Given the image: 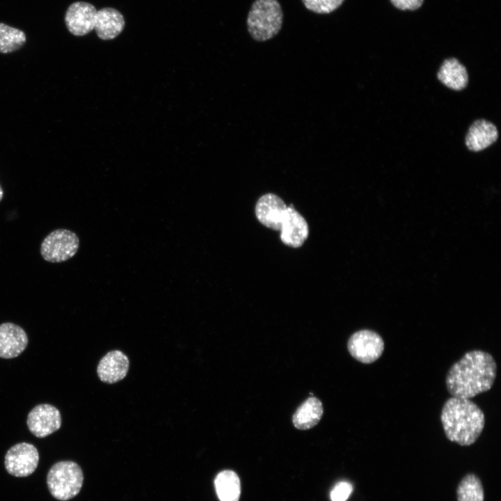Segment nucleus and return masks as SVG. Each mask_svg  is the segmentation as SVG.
Listing matches in <instances>:
<instances>
[{
	"mask_svg": "<svg viewBox=\"0 0 501 501\" xmlns=\"http://www.w3.org/2000/svg\"><path fill=\"white\" fill-rule=\"evenodd\" d=\"M496 376V363L481 350L466 353L447 372L446 387L452 397L470 399L489 390Z\"/></svg>",
	"mask_w": 501,
	"mask_h": 501,
	"instance_id": "f257e3e1",
	"label": "nucleus"
},
{
	"mask_svg": "<svg viewBox=\"0 0 501 501\" xmlns=\"http://www.w3.org/2000/svg\"><path fill=\"white\" fill-rule=\"evenodd\" d=\"M440 420L448 440L461 446L475 443L485 424L484 414L475 403L455 397L445 402Z\"/></svg>",
	"mask_w": 501,
	"mask_h": 501,
	"instance_id": "f03ea898",
	"label": "nucleus"
},
{
	"mask_svg": "<svg viewBox=\"0 0 501 501\" xmlns=\"http://www.w3.org/2000/svg\"><path fill=\"white\" fill-rule=\"evenodd\" d=\"M283 13L277 0H255L248 12L246 25L250 36L256 41L273 38L280 31Z\"/></svg>",
	"mask_w": 501,
	"mask_h": 501,
	"instance_id": "7ed1b4c3",
	"label": "nucleus"
},
{
	"mask_svg": "<svg viewBox=\"0 0 501 501\" xmlns=\"http://www.w3.org/2000/svg\"><path fill=\"white\" fill-rule=\"evenodd\" d=\"M84 481L80 466L72 461H62L49 469L47 484L51 495L61 501L75 497L80 491Z\"/></svg>",
	"mask_w": 501,
	"mask_h": 501,
	"instance_id": "20e7f679",
	"label": "nucleus"
},
{
	"mask_svg": "<svg viewBox=\"0 0 501 501\" xmlns=\"http://www.w3.org/2000/svg\"><path fill=\"white\" fill-rule=\"evenodd\" d=\"M79 247V239L77 234L67 229H56L43 239L40 254L45 260L58 263L72 258Z\"/></svg>",
	"mask_w": 501,
	"mask_h": 501,
	"instance_id": "39448f33",
	"label": "nucleus"
},
{
	"mask_svg": "<svg viewBox=\"0 0 501 501\" xmlns=\"http://www.w3.org/2000/svg\"><path fill=\"white\" fill-rule=\"evenodd\" d=\"M347 349L350 354L360 363L369 364L380 358L384 350V342L376 332L361 330L349 339Z\"/></svg>",
	"mask_w": 501,
	"mask_h": 501,
	"instance_id": "423d86ee",
	"label": "nucleus"
},
{
	"mask_svg": "<svg viewBox=\"0 0 501 501\" xmlns=\"http://www.w3.org/2000/svg\"><path fill=\"white\" fill-rule=\"evenodd\" d=\"M39 462L37 448L28 443H19L11 447L5 456L7 472L15 477H27L35 470Z\"/></svg>",
	"mask_w": 501,
	"mask_h": 501,
	"instance_id": "0eeeda50",
	"label": "nucleus"
},
{
	"mask_svg": "<svg viewBox=\"0 0 501 501\" xmlns=\"http://www.w3.org/2000/svg\"><path fill=\"white\" fill-rule=\"evenodd\" d=\"M61 422V415L57 408L42 404L35 406L29 412L26 423L32 434L38 438H45L58 431Z\"/></svg>",
	"mask_w": 501,
	"mask_h": 501,
	"instance_id": "6e6552de",
	"label": "nucleus"
},
{
	"mask_svg": "<svg viewBox=\"0 0 501 501\" xmlns=\"http://www.w3.org/2000/svg\"><path fill=\"white\" fill-rule=\"evenodd\" d=\"M288 212V206L282 198L273 193L262 196L255 205L257 220L264 226L280 230Z\"/></svg>",
	"mask_w": 501,
	"mask_h": 501,
	"instance_id": "1a4fd4ad",
	"label": "nucleus"
},
{
	"mask_svg": "<svg viewBox=\"0 0 501 501\" xmlns=\"http://www.w3.org/2000/svg\"><path fill=\"white\" fill-rule=\"evenodd\" d=\"M97 13L95 7L90 3L77 1L72 3L65 15L67 29L76 36L89 33L95 29Z\"/></svg>",
	"mask_w": 501,
	"mask_h": 501,
	"instance_id": "9d476101",
	"label": "nucleus"
},
{
	"mask_svg": "<svg viewBox=\"0 0 501 501\" xmlns=\"http://www.w3.org/2000/svg\"><path fill=\"white\" fill-rule=\"evenodd\" d=\"M28 336L19 326L6 322L0 324V358H13L20 355L28 345Z\"/></svg>",
	"mask_w": 501,
	"mask_h": 501,
	"instance_id": "9b49d317",
	"label": "nucleus"
},
{
	"mask_svg": "<svg viewBox=\"0 0 501 501\" xmlns=\"http://www.w3.org/2000/svg\"><path fill=\"white\" fill-rule=\"evenodd\" d=\"M279 231L283 243L293 248L301 246L309 234L306 221L292 205L288 206L287 217Z\"/></svg>",
	"mask_w": 501,
	"mask_h": 501,
	"instance_id": "f8f14e48",
	"label": "nucleus"
},
{
	"mask_svg": "<svg viewBox=\"0 0 501 501\" xmlns=\"http://www.w3.org/2000/svg\"><path fill=\"white\" fill-rule=\"evenodd\" d=\"M129 365V359L123 352L113 350L108 352L100 360L97 373L102 381L115 383L126 376Z\"/></svg>",
	"mask_w": 501,
	"mask_h": 501,
	"instance_id": "ddd939ff",
	"label": "nucleus"
},
{
	"mask_svg": "<svg viewBox=\"0 0 501 501\" xmlns=\"http://www.w3.org/2000/svg\"><path fill=\"white\" fill-rule=\"evenodd\" d=\"M498 136V130L493 123L485 119H479L470 126L465 144L469 150L479 152L493 144Z\"/></svg>",
	"mask_w": 501,
	"mask_h": 501,
	"instance_id": "4468645a",
	"label": "nucleus"
},
{
	"mask_svg": "<svg viewBox=\"0 0 501 501\" xmlns=\"http://www.w3.org/2000/svg\"><path fill=\"white\" fill-rule=\"evenodd\" d=\"M125 21L118 10L106 7L97 13L95 30L97 36L104 40L116 38L124 29Z\"/></svg>",
	"mask_w": 501,
	"mask_h": 501,
	"instance_id": "2eb2a0df",
	"label": "nucleus"
},
{
	"mask_svg": "<svg viewBox=\"0 0 501 501\" xmlns=\"http://www.w3.org/2000/svg\"><path fill=\"white\" fill-rule=\"evenodd\" d=\"M438 79L450 89L459 91L468 83L466 67L455 58L445 59L437 72Z\"/></svg>",
	"mask_w": 501,
	"mask_h": 501,
	"instance_id": "dca6fc26",
	"label": "nucleus"
},
{
	"mask_svg": "<svg viewBox=\"0 0 501 501\" xmlns=\"http://www.w3.org/2000/svg\"><path fill=\"white\" fill-rule=\"evenodd\" d=\"M323 411L321 401L315 397H310L300 405L294 413L293 424L298 429H309L319 422Z\"/></svg>",
	"mask_w": 501,
	"mask_h": 501,
	"instance_id": "f3484780",
	"label": "nucleus"
},
{
	"mask_svg": "<svg viewBox=\"0 0 501 501\" xmlns=\"http://www.w3.org/2000/svg\"><path fill=\"white\" fill-rule=\"evenodd\" d=\"M214 486L220 501H238L241 493L240 480L232 470L220 472L214 479Z\"/></svg>",
	"mask_w": 501,
	"mask_h": 501,
	"instance_id": "a211bd4d",
	"label": "nucleus"
},
{
	"mask_svg": "<svg viewBox=\"0 0 501 501\" xmlns=\"http://www.w3.org/2000/svg\"><path fill=\"white\" fill-rule=\"evenodd\" d=\"M458 501H484V493L480 479L474 473L467 474L456 488Z\"/></svg>",
	"mask_w": 501,
	"mask_h": 501,
	"instance_id": "6ab92c4d",
	"label": "nucleus"
},
{
	"mask_svg": "<svg viewBox=\"0 0 501 501\" xmlns=\"http://www.w3.org/2000/svg\"><path fill=\"white\" fill-rule=\"evenodd\" d=\"M26 40V35L22 31L0 23V53L14 52L22 48Z\"/></svg>",
	"mask_w": 501,
	"mask_h": 501,
	"instance_id": "aec40b11",
	"label": "nucleus"
},
{
	"mask_svg": "<svg viewBox=\"0 0 501 501\" xmlns=\"http://www.w3.org/2000/svg\"><path fill=\"white\" fill-rule=\"evenodd\" d=\"M305 7L317 14H328L337 9L344 0H301Z\"/></svg>",
	"mask_w": 501,
	"mask_h": 501,
	"instance_id": "412c9836",
	"label": "nucleus"
},
{
	"mask_svg": "<svg viewBox=\"0 0 501 501\" xmlns=\"http://www.w3.org/2000/svg\"><path fill=\"white\" fill-rule=\"evenodd\" d=\"M353 490L351 484L347 482H338L331 492L332 501H346Z\"/></svg>",
	"mask_w": 501,
	"mask_h": 501,
	"instance_id": "4be33fe9",
	"label": "nucleus"
},
{
	"mask_svg": "<svg viewBox=\"0 0 501 501\" xmlns=\"http://www.w3.org/2000/svg\"><path fill=\"white\" fill-rule=\"evenodd\" d=\"M391 3L397 8L405 10H414L419 8L424 0H390Z\"/></svg>",
	"mask_w": 501,
	"mask_h": 501,
	"instance_id": "5701e85b",
	"label": "nucleus"
},
{
	"mask_svg": "<svg viewBox=\"0 0 501 501\" xmlns=\"http://www.w3.org/2000/svg\"><path fill=\"white\" fill-rule=\"evenodd\" d=\"M3 190L0 184V202L3 199Z\"/></svg>",
	"mask_w": 501,
	"mask_h": 501,
	"instance_id": "b1692460",
	"label": "nucleus"
}]
</instances>
